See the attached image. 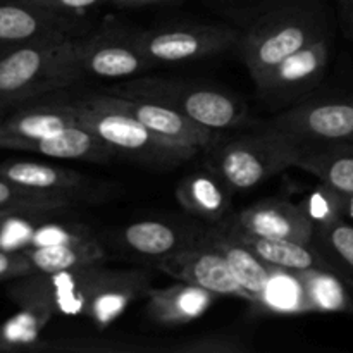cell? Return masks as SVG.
Returning <instances> with one entry per match:
<instances>
[{
  "mask_svg": "<svg viewBox=\"0 0 353 353\" xmlns=\"http://www.w3.org/2000/svg\"><path fill=\"white\" fill-rule=\"evenodd\" d=\"M81 78L74 34L0 50V110L68 88Z\"/></svg>",
  "mask_w": 353,
  "mask_h": 353,
  "instance_id": "1",
  "label": "cell"
},
{
  "mask_svg": "<svg viewBox=\"0 0 353 353\" xmlns=\"http://www.w3.org/2000/svg\"><path fill=\"white\" fill-rule=\"evenodd\" d=\"M327 31L319 0H276L240 37L241 59L254 83Z\"/></svg>",
  "mask_w": 353,
  "mask_h": 353,
  "instance_id": "2",
  "label": "cell"
},
{
  "mask_svg": "<svg viewBox=\"0 0 353 353\" xmlns=\"http://www.w3.org/2000/svg\"><path fill=\"white\" fill-rule=\"evenodd\" d=\"M78 123L95 133L119 157L150 168H172L190 161L196 150L164 140L121 109L110 93H90L72 100Z\"/></svg>",
  "mask_w": 353,
  "mask_h": 353,
  "instance_id": "3",
  "label": "cell"
},
{
  "mask_svg": "<svg viewBox=\"0 0 353 353\" xmlns=\"http://www.w3.org/2000/svg\"><path fill=\"white\" fill-rule=\"evenodd\" d=\"M300 148L276 131L262 126L255 133L224 138L207 150V169L230 192H247L272 176L295 168Z\"/></svg>",
  "mask_w": 353,
  "mask_h": 353,
  "instance_id": "4",
  "label": "cell"
},
{
  "mask_svg": "<svg viewBox=\"0 0 353 353\" xmlns=\"http://www.w3.org/2000/svg\"><path fill=\"white\" fill-rule=\"evenodd\" d=\"M105 92L162 103L221 133L236 130L247 123V109L240 100L226 92L195 83L168 78H141L131 79Z\"/></svg>",
  "mask_w": 353,
  "mask_h": 353,
  "instance_id": "5",
  "label": "cell"
},
{
  "mask_svg": "<svg viewBox=\"0 0 353 353\" xmlns=\"http://www.w3.org/2000/svg\"><path fill=\"white\" fill-rule=\"evenodd\" d=\"M302 150L353 141V97L334 95L300 102L264 124Z\"/></svg>",
  "mask_w": 353,
  "mask_h": 353,
  "instance_id": "6",
  "label": "cell"
},
{
  "mask_svg": "<svg viewBox=\"0 0 353 353\" xmlns=\"http://www.w3.org/2000/svg\"><path fill=\"white\" fill-rule=\"evenodd\" d=\"M236 30L228 26L192 24L138 31L140 52L148 64H183L226 52L240 43Z\"/></svg>",
  "mask_w": 353,
  "mask_h": 353,
  "instance_id": "7",
  "label": "cell"
},
{
  "mask_svg": "<svg viewBox=\"0 0 353 353\" xmlns=\"http://www.w3.org/2000/svg\"><path fill=\"white\" fill-rule=\"evenodd\" d=\"M331 57V34L324 31L300 50L269 69L257 83L261 99L272 107L295 103L321 83Z\"/></svg>",
  "mask_w": 353,
  "mask_h": 353,
  "instance_id": "8",
  "label": "cell"
},
{
  "mask_svg": "<svg viewBox=\"0 0 353 353\" xmlns=\"http://www.w3.org/2000/svg\"><path fill=\"white\" fill-rule=\"evenodd\" d=\"M76 64L81 76L102 79L131 78L150 68L138 47L137 33L103 28L93 37L76 38Z\"/></svg>",
  "mask_w": 353,
  "mask_h": 353,
  "instance_id": "9",
  "label": "cell"
},
{
  "mask_svg": "<svg viewBox=\"0 0 353 353\" xmlns=\"http://www.w3.org/2000/svg\"><path fill=\"white\" fill-rule=\"evenodd\" d=\"M157 268L178 281L192 283L217 296H240L247 300L226 259L209 245L200 243L159 259Z\"/></svg>",
  "mask_w": 353,
  "mask_h": 353,
  "instance_id": "10",
  "label": "cell"
},
{
  "mask_svg": "<svg viewBox=\"0 0 353 353\" xmlns=\"http://www.w3.org/2000/svg\"><path fill=\"white\" fill-rule=\"evenodd\" d=\"M76 17L45 9L28 0H0V50L45 38L74 34Z\"/></svg>",
  "mask_w": 353,
  "mask_h": 353,
  "instance_id": "11",
  "label": "cell"
},
{
  "mask_svg": "<svg viewBox=\"0 0 353 353\" xmlns=\"http://www.w3.org/2000/svg\"><path fill=\"white\" fill-rule=\"evenodd\" d=\"M110 95L121 109L128 110L131 116L143 123L148 130L154 131L164 140L181 145V147L193 148L196 152L209 150L210 147L224 140L228 134L209 130V128L186 117L185 114L178 112L168 105H162V103L145 99H133V97L114 95V93H110Z\"/></svg>",
  "mask_w": 353,
  "mask_h": 353,
  "instance_id": "12",
  "label": "cell"
},
{
  "mask_svg": "<svg viewBox=\"0 0 353 353\" xmlns=\"http://www.w3.org/2000/svg\"><path fill=\"white\" fill-rule=\"evenodd\" d=\"M74 124L78 116L71 102L24 107L0 121V148L24 150L28 145L57 137Z\"/></svg>",
  "mask_w": 353,
  "mask_h": 353,
  "instance_id": "13",
  "label": "cell"
},
{
  "mask_svg": "<svg viewBox=\"0 0 353 353\" xmlns=\"http://www.w3.org/2000/svg\"><path fill=\"white\" fill-rule=\"evenodd\" d=\"M150 274L138 269H103L100 271L83 316L88 317L100 330L112 324L124 314L131 302L148 292Z\"/></svg>",
  "mask_w": 353,
  "mask_h": 353,
  "instance_id": "14",
  "label": "cell"
},
{
  "mask_svg": "<svg viewBox=\"0 0 353 353\" xmlns=\"http://www.w3.org/2000/svg\"><path fill=\"white\" fill-rule=\"evenodd\" d=\"M234 223L241 230L259 236L279 238V240L314 243L316 224L305 212L302 203L290 200L268 199L238 214Z\"/></svg>",
  "mask_w": 353,
  "mask_h": 353,
  "instance_id": "15",
  "label": "cell"
},
{
  "mask_svg": "<svg viewBox=\"0 0 353 353\" xmlns=\"http://www.w3.org/2000/svg\"><path fill=\"white\" fill-rule=\"evenodd\" d=\"M0 176L24 188L40 190V192L74 193L90 200L100 199L110 190L102 183H93L78 171L33 161L3 162L0 164Z\"/></svg>",
  "mask_w": 353,
  "mask_h": 353,
  "instance_id": "16",
  "label": "cell"
},
{
  "mask_svg": "<svg viewBox=\"0 0 353 353\" xmlns=\"http://www.w3.org/2000/svg\"><path fill=\"white\" fill-rule=\"evenodd\" d=\"M200 243L216 248L226 259L234 278L238 279V283L243 288L248 302H257V299L264 292L265 285H268L272 265L262 261L248 245H245L243 241L233 236L228 226L205 230Z\"/></svg>",
  "mask_w": 353,
  "mask_h": 353,
  "instance_id": "17",
  "label": "cell"
},
{
  "mask_svg": "<svg viewBox=\"0 0 353 353\" xmlns=\"http://www.w3.org/2000/svg\"><path fill=\"white\" fill-rule=\"evenodd\" d=\"M148 316L162 326H183L202 317L217 295L192 283L178 281L165 288H150Z\"/></svg>",
  "mask_w": 353,
  "mask_h": 353,
  "instance_id": "18",
  "label": "cell"
},
{
  "mask_svg": "<svg viewBox=\"0 0 353 353\" xmlns=\"http://www.w3.org/2000/svg\"><path fill=\"white\" fill-rule=\"evenodd\" d=\"M200 228L176 226L164 221H138L121 231V241L134 254L147 257H168L202 241Z\"/></svg>",
  "mask_w": 353,
  "mask_h": 353,
  "instance_id": "19",
  "label": "cell"
},
{
  "mask_svg": "<svg viewBox=\"0 0 353 353\" xmlns=\"http://www.w3.org/2000/svg\"><path fill=\"white\" fill-rule=\"evenodd\" d=\"M226 226L233 236L248 245L262 261H265L272 268L288 269V271L333 269V265L324 257L316 243H300V241L259 236V234L241 230L236 223L226 224Z\"/></svg>",
  "mask_w": 353,
  "mask_h": 353,
  "instance_id": "20",
  "label": "cell"
},
{
  "mask_svg": "<svg viewBox=\"0 0 353 353\" xmlns=\"http://www.w3.org/2000/svg\"><path fill=\"white\" fill-rule=\"evenodd\" d=\"M33 274H55L99 265L105 259L102 245L95 236L68 243L26 247L23 250Z\"/></svg>",
  "mask_w": 353,
  "mask_h": 353,
  "instance_id": "21",
  "label": "cell"
},
{
  "mask_svg": "<svg viewBox=\"0 0 353 353\" xmlns=\"http://www.w3.org/2000/svg\"><path fill=\"white\" fill-rule=\"evenodd\" d=\"M230 190L210 169L185 176L176 186V199L186 212L219 223L230 210Z\"/></svg>",
  "mask_w": 353,
  "mask_h": 353,
  "instance_id": "22",
  "label": "cell"
},
{
  "mask_svg": "<svg viewBox=\"0 0 353 353\" xmlns=\"http://www.w3.org/2000/svg\"><path fill=\"white\" fill-rule=\"evenodd\" d=\"M295 168L310 172L340 193H353V141L302 148Z\"/></svg>",
  "mask_w": 353,
  "mask_h": 353,
  "instance_id": "23",
  "label": "cell"
},
{
  "mask_svg": "<svg viewBox=\"0 0 353 353\" xmlns=\"http://www.w3.org/2000/svg\"><path fill=\"white\" fill-rule=\"evenodd\" d=\"M24 152H33L50 159L85 162H109L116 157L112 148L107 147L95 133L79 123L64 130L57 137L28 145Z\"/></svg>",
  "mask_w": 353,
  "mask_h": 353,
  "instance_id": "24",
  "label": "cell"
},
{
  "mask_svg": "<svg viewBox=\"0 0 353 353\" xmlns=\"http://www.w3.org/2000/svg\"><path fill=\"white\" fill-rule=\"evenodd\" d=\"M257 309L279 316L310 314L305 290L299 272L272 268L264 292L254 303Z\"/></svg>",
  "mask_w": 353,
  "mask_h": 353,
  "instance_id": "25",
  "label": "cell"
},
{
  "mask_svg": "<svg viewBox=\"0 0 353 353\" xmlns=\"http://www.w3.org/2000/svg\"><path fill=\"white\" fill-rule=\"evenodd\" d=\"M83 202H92L83 195L59 192H40L24 188L0 176V210L16 214H43L69 209Z\"/></svg>",
  "mask_w": 353,
  "mask_h": 353,
  "instance_id": "26",
  "label": "cell"
},
{
  "mask_svg": "<svg viewBox=\"0 0 353 353\" xmlns=\"http://www.w3.org/2000/svg\"><path fill=\"white\" fill-rule=\"evenodd\" d=\"M305 290L310 312L343 314L352 310V299L341 274L333 269L296 271Z\"/></svg>",
  "mask_w": 353,
  "mask_h": 353,
  "instance_id": "27",
  "label": "cell"
},
{
  "mask_svg": "<svg viewBox=\"0 0 353 353\" xmlns=\"http://www.w3.org/2000/svg\"><path fill=\"white\" fill-rule=\"evenodd\" d=\"M314 243L330 261L334 271L353 279V224L347 219L316 228Z\"/></svg>",
  "mask_w": 353,
  "mask_h": 353,
  "instance_id": "28",
  "label": "cell"
},
{
  "mask_svg": "<svg viewBox=\"0 0 353 353\" xmlns=\"http://www.w3.org/2000/svg\"><path fill=\"white\" fill-rule=\"evenodd\" d=\"M302 207L309 214V217L316 224V228L326 226V224L345 219L343 193L324 185V183H321L310 193L309 199L302 203Z\"/></svg>",
  "mask_w": 353,
  "mask_h": 353,
  "instance_id": "29",
  "label": "cell"
},
{
  "mask_svg": "<svg viewBox=\"0 0 353 353\" xmlns=\"http://www.w3.org/2000/svg\"><path fill=\"white\" fill-rule=\"evenodd\" d=\"M181 353H243L248 350V345L240 338L226 336V334H210V336L199 338V340L186 341L171 348Z\"/></svg>",
  "mask_w": 353,
  "mask_h": 353,
  "instance_id": "30",
  "label": "cell"
},
{
  "mask_svg": "<svg viewBox=\"0 0 353 353\" xmlns=\"http://www.w3.org/2000/svg\"><path fill=\"white\" fill-rule=\"evenodd\" d=\"M93 234L90 233L86 226L79 224H69V226H43L38 228L28 240V247H40V245H55V243H68V241L88 240Z\"/></svg>",
  "mask_w": 353,
  "mask_h": 353,
  "instance_id": "31",
  "label": "cell"
},
{
  "mask_svg": "<svg viewBox=\"0 0 353 353\" xmlns=\"http://www.w3.org/2000/svg\"><path fill=\"white\" fill-rule=\"evenodd\" d=\"M37 6L45 7V9L55 10L59 14H65L71 17H79L81 14H86L88 10L97 9L110 0H28Z\"/></svg>",
  "mask_w": 353,
  "mask_h": 353,
  "instance_id": "32",
  "label": "cell"
},
{
  "mask_svg": "<svg viewBox=\"0 0 353 353\" xmlns=\"http://www.w3.org/2000/svg\"><path fill=\"white\" fill-rule=\"evenodd\" d=\"M31 265L28 262L26 255L21 252H9L0 250V281L3 279H14V278H24V276H31Z\"/></svg>",
  "mask_w": 353,
  "mask_h": 353,
  "instance_id": "33",
  "label": "cell"
},
{
  "mask_svg": "<svg viewBox=\"0 0 353 353\" xmlns=\"http://www.w3.org/2000/svg\"><path fill=\"white\" fill-rule=\"evenodd\" d=\"M341 24L350 38H353V0H340Z\"/></svg>",
  "mask_w": 353,
  "mask_h": 353,
  "instance_id": "34",
  "label": "cell"
},
{
  "mask_svg": "<svg viewBox=\"0 0 353 353\" xmlns=\"http://www.w3.org/2000/svg\"><path fill=\"white\" fill-rule=\"evenodd\" d=\"M112 3L119 7H131V9H138V7H148V6H164V3L179 2V0H110Z\"/></svg>",
  "mask_w": 353,
  "mask_h": 353,
  "instance_id": "35",
  "label": "cell"
},
{
  "mask_svg": "<svg viewBox=\"0 0 353 353\" xmlns=\"http://www.w3.org/2000/svg\"><path fill=\"white\" fill-rule=\"evenodd\" d=\"M345 219L353 221V193H343Z\"/></svg>",
  "mask_w": 353,
  "mask_h": 353,
  "instance_id": "36",
  "label": "cell"
},
{
  "mask_svg": "<svg viewBox=\"0 0 353 353\" xmlns=\"http://www.w3.org/2000/svg\"><path fill=\"white\" fill-rule=\"evenodd\" d=\"M16 216V212H9V210H0V230L3 228V224L10 219V217Z\"/></svg>",
  "mask_w": 353,
  "mask_h": 353,
  "instance_id": "37",
  "label": "cell"
},
{
  "mask_svg": "<svg viewBox=\"0 0 353 353\" xmlns=\"http://www.w3.org/2000/svg\"><path fill=\"white\" fill-rule=\"evenodd\" d=\"M10 343L9 341H7V338L3 336L2 334V331H0V352H3V350H10Z\"/></svg>",
  "mask_w": 353,
  "mask_h": 353,
  "instance_id": "38",
  "label": "cell"
}]
</instances>
